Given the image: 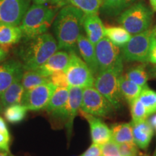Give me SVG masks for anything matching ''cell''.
I'll return each instance as SVG.
<instances>
[{
  "instance_id": "cell-48",
  "label": "cell",
  "mask_w": 156,
  "mask_h": 156,
  "mask_svg": "<svg viewBox=\"0 0 156 156\" xmlns=\"http://www.w3.org/2000/svg\"><path fill=\"white\" fill-rule=\"evenodd\" d=\"M154 36H155V37L156 38V34H154Z\"/></svg>"
},
{
  "instance_id": "cell-40",
  "label": "cell",
  "mask_w": 156,
  "mask_h": 156,
  "mask_svg": "<svg viewBox=\"0 0 156 156\" xmlns=\"http://www.w3.org/2000/svg\"><path fill=\"white\" fill-rule=\"evenodd\" d=\"M148 75L149 77L152 79H156V64L152 67L148 71Z\"/></svg>"
},
{
  "instance_id": "cell-35",
  "label": "cell",
  "mask_w": 156,
  "mask_h": 156,
  "mask_svg": "<svg viewBox=\"0 0 156 156\" xmlns=\"http://www.w3.org/2000/svg\"><path fill=\"white\" fill-rule=\"evenodd\" d=\"M10 134L9 132H0V151L9 152Z\"/></svg>"
},
{
  "instance_id": "cell-46",
  "label": "cell",
  "mask_w": 156,
  "mask_h": 156,
  "mask_svg": "<svg viewBox=\"0 0 156 156\" xmlns=\"http://www.w3.org/2000/svg\"><path fill=\"white\" fill-rule=\"evenodd\" d=\"M153 32L154 34H156V26L153 29Z\"/></svg>"
},
{
  "instance_id": "cell-33",
  "label": "cell",
  "mask_w": 156,
  "mask_h": 156,
  "mask_svg": "<svg viewBox=\"0 0 156 156\" xmlns=\"http://www.w3.org/2000/svg\"><path fill=\"white\" fill-rule=\"evenodd\" d=\"M119 150L121 156H138L139 147L134 142H125L119 144Z\"/></svg>"
},
{
  "instance_id": "cell-28",
  "label": "cell",
  "mask_w": 156,
  "mask_h": 156,
  "mask_svg": "<svg viewBox=\"0 0 156 156\" xmlns=\"http://www.w3.org/2000/svg\"><path fill=\"white\" fill-rule=\"evenodd\" d=\"M28 108L23 104H15L5 108L4 115L7 122L12 124L19 123L24 119L26 116Z\"/></svg>"
},
{
  "instance_id": "cell-1",
  "label": "cell",
  "mask_w": 156,
  "mask_h": 156,
  "mask_svg": "<svg viewBox=\"0 0 156 156\" xmlns=\"http://www.w3.org/2000/svg\"><path fill=\"white\" fill-rule=\"evenodd\" d=\"M85 13L73 5L60 9L54 21L53 28L58 49L73 51L80 35Z\"/></svg>"
},
{
  "instance_id": "cell-41",
  "label": "cell",
  "mask_w": 156,
  "mask_h": 156,
  "mask_svg": "<svg viewBox=\"0 0 156 156\" xmlns=\"http://www.w3.org/2000/svg\"><path fill=\"white\" fill-rule=\"evenodd\" d=\"M7 55V50L0 46V62L3 61Z\"/></svg>"
},
{
  "instance_id": "cell-44",
  "label": "cell",
  "mask_w": 156,
  "mask_h": 156,
  "mask_svg": "<svg viewBox=\"0 0 156 156\" xmlns=\"http://www.w3.org/2000/svg\"><path fill=\"white\" fill-rule=\"evenodd\" d=\"M0 156H14V155H13L12 154H11L10 152L0 151Z\"/></svg>"
},
{
  "instance_id": "cell-15",
  "label": "cell",
  "mask_w": 156,
  "mask_h": 156,
  "mask_svg": "<svg viewBox=\"0 0 156 156\" xmlns=\"http://www.w3.org/2000/svg\"><path fill=\"white\" fill-rule=\"evenodd\" d=\"M83 26L87 38L93 45L105 37V27L98 14H85Z\"/></svg>"
},
{
  "instance_id": "cell-18",
  "label": "cell",
  "mask_w": 156,
  "mask_h": 156,
  "mask_svg": "<svg viewBox=\"0 0 156 156\" xmlns=\"http://www.w3.org/2000/svg\"><path fill=\"white\" fill-rule=\"evenodd\" d=\"M69 61V52L67 51H56L44 64L36 70L46 76L58 71H65Z\"/></svg>"
},
{
  "instance_id": "cell-49",
  "label": "cell",
  "mask_w": 156,
  "mask_h": 156,
  "mask_svg": "<svg viewBox=\"0 0 156 156\" xmlns=\"http://www.w3.org/2000/svg\"><path fill=\"white\" fill-rule=\"evenodd\" d=\"M145 156H146V155H145Z\"/></svg>"
},
{
  "instance_id": "cell-13",
  "label": "cell",
  "mask_w": 156,
  "mask_h": 156,
  "mask_svg": "<svg viewBox=\"0 0 156 156\" xmlns=\"http://www.w3.org/2000/svg\"><path fill=\"white\" fill-rule=\"evenodd\" d=\"M79 113L89 123L91 139L93 143L102 145L112 140V130L98 116H93L80 109Z\"/></svg>"
},
{
  "instance_id": "cell-34",
  "label": "cell",
  "mask_w": 156,
  "mask_h": 156,
  "mask_svg": "<svg viewBox=\"0 0 156 156\" xmlns=\"http://www.w3.org/2000/svg\"><path fill=\"white\" fill-rule=\"evenodd\" d=\"M102 156H121L118 144L112 140L101 145Z\"/></svg>"
},
{
  "instance_id": "cell-22",
  "label": "cell",
  "mask_w": 156,
  "mask_h": 156,
  "mask_svg": "<svg viewBox=\"0 0 156 156\" xmlns=\"http://www.w3.org/2000/svg\"><path fill=\"white\" fill-rule=\"evenodd\" d=\"M119 89L122 97L130 105L139 98L143 87L129 80L125 75H122L119 77Z\"/></svg>"
},
{
  "instance_id": "cell-2",
  "label": "cell",
  "mask_w": 156,
  "mask_h": 156,
  "mask_svg": "<svg viewBox=\"0 0 156 156\" xmlns=\"http://www.w3.org/2000/svg\"><path fill=\"white\" fill-rule=\"evenodd\" d=\"M58 49L56 38L51 34H44L25 40L18 55L25 70L36 69Z\"/></svg>"
},
{
  "instance_id": "cell-17",
  "label": "cell",
  "mask_w": 156,
  "mask_h": 156,
  "mask_svg": "<svg viewBox=\"0 0 156 156\" xmlns=\"http://www.w3.org/2000/svg\"><path fill=\"white\" fill-rule=\"evenodd\" d=\"M77 47L83 61L88 66L94 77L96 76L99 73V69L95 54V45L90 41L87 37L80 34L77 39Z\"/></svg>"
},
{
  "instance_id": "cell-8",
  "label": "cell",
  "mask_w": 156,
  "mask_h": 156,
  "mask_svg": "<svg viewBox=\"0 0 156 156\" xmlns=\"http://www.w3.org/2000/svg\"><path fill=\"white\" fill-rule=\"evenodd\" d=\"M69 87H94V75L87 64L75 53L69 52V61L65 70Z\"/></svg>"
},
{
  "instance_id": "cell-25",
  "label": "cell",
  "mask_w": 156,
  "mask_h": 156,
  "mask_svg": "<svg viewBox=\"0 0 156 156\" xmlns=\"http://www.w3.org/2000/svg\"><path fill=\"white\" fill-rule=\"evenodd\" d=\"M105 37L119 47H122L131 38L132 35L122 26H108L105 28Z\"/></svg>"
},
{
  "instance_id": "cell-23",
  "label": "cell",
  "mask_w": 156,
  "mask_h": 156,
  "mask_svg": "<svg viewBox=\"0 0 156 156\" xmlns=\"http://www.w3.org/2000/svg\"><path fill=\"white\" fill-rule=\"evenodd\" d=\"M112 140L116 143L134 142L132 134V124L130 123H119L112 125Z\"/></svg>"
},
{
  "instance_id": "cell-11",
  "label": "cell",
  "mask_w": 156,
  "mask_h": 156,
  "mask_svg": "<svg viewBox=\"0 0 156 156\" xmlns=\"http://www.w3.org/2000/svg\"><path fill=\"white\" fill-rule=\"evenodd\" d=\"M30 0H0V23L20 25Z\"/></svg>"
},
{
  "instance_id": "cell-37",
  "label": "cell",
  "mask_w": 156,
  "mask_h": 156,
  "mask_svg": "<svg viewBox=\"0 0 156 156\" xmlns=\"http://www.w3.org/2000/svg\"><path fill=\"white\" fill-rule=\"evenodd\" d=\"M148 62H151L153 64H156V38L155 36H153L151 42L149 56H148Z\"/></svg>"
},
{
  "instance_id": "cell-10",
  "label": "cell",
  "mask_w": 156,
  "mask_h": 156,
  "mask_svg": "<svg viewBox=\"0 0 156 156\" xmlns=\"http://www.w3.org/2000/svg\"><path fill=\"white\" fill-rule=\"evenodd\" d=\"M56 87L49 82L25 91L21 104L30 111L46 109Z\"/></svg>"
},
{
  "instance_id": "cell-36",
  "label": "cell",
  "mask_w": 156,
  "mask_h": 156,
  "mask_svg": "<svg viewBox=\"0 0 156 156\" xmlns=\"http://www.w3.org/2000/svg\"><path fill=\"white\" fill-rule=\"evenodd\" d=\"M80 156H102L101 145L98 144L93 143L90 146L88 149Z\"/></svg>"
},
{
  "instance_id": "cell-5",
  "label": "cell",
  "mask_w": 156,
  "mask_h": 156,
  "mask_svg": "<svg viewBox=\"0 0 156 156\" xmlns=\"http://www.w3.org/2000/svg\"><path fill=\"white\" fill-rule=\"evenodd\" d=\"M122 74L112 69L101 71L95 76L94 87L112 104L115 110L122 107L119 77Z\"/></svg>"
},
{
  "instance_id": "cell-9",
  "label": "cell",
  "mask_w": 156,
  "mask_h": 156,
  "mask_svg": "<svg viewBox=\"0 0 156 156\" xmlns=\"http://www.w3.org/2000/svg\"><path fill=\"white\" fill-rule=\"evenodd\" d=\"M80 110L93 116L105 117L111 116L115 108L94 87H90L83 88Z\"/></svg>"
},
{
  "instance_id": "cell-20",
  "label": "cell",
  "mask_w": 156,
  "mask_h": 156,
  "mask_svg": "<svg viewBox=\"0 0 156 156\" xmlns=\"http://www.w3.org/2000/svg\"><path fill=\"white\" fill-rule=\"evenodd\" d=\"M69 98V87H56L51 97L46 110L48 114L59 117L67 104Z\"/></svg>"
},
{
  "instance_id": "cell-14",
  "label": "cell",
  "mask_w": 156,
  "mask_h": 156,
  "mask_svg": "<svg viewBox=\"0 0 156 156\" xmlns=\"http://www.w3.org/2000/svg\"><path fill=\"white\" fill-rule=\"evenodd\" d=\"M22 63L16 60H9L0 65V95L15 80L22 79Z\"/></svg>"
},
{
  "instance_id": "cell-12",
  "label": "cell",
  "mask_w": 156,
  "mask_h": 156,
  "mask_svg": "<svg viewBox=\"0 0 156 156\" xmlns=\"http://www.w3.org/2000/svg\"><path fill=\"white\" fill-rule=\"evenodd\" d=\"M83 91V88L82 87H69V98L67 103L59 116L66 121V127L69 136L71 135L73 131L75 118L80 109Z\"/></svg>"
},
{
  "instance_id": "cell-21",
  "label": "cell",
  "mask_w": 156,
  "mask_h": 156,
  "mask_svg": "<svg viewBox=\"0 0 156 156\" xmlns=\"http://www.w3.org/2000/svg\"><path fill=\"white\" fill-rule=\"evenodd\" d=\"M25 91L24 87L21 83V79L15 80L0 95V100L3 108L21 103Z\"/></svg>"
},
{
  "instance_id": "cell-3",
  "label": "cell",
  "mask_w": 156,
  "mask_h": 156,
  "mask_svg": "<svg viewBox=\"0 0 156 156\" xmlns=\"http://www.w3.org/2000/svg\"><path fill=\"white\" fill-rule=\"evenodd\" d=\"M58 7L37 4L29 7L19 25L23 38L28 40L47 32L56 18Z\"/></svg>"
},
{
  "instance_id": "cell-47",
  "label": "cell",
  "mask_w": 156,
  "mask_h": 156,
  "mask_svg": "<svg viewBox=\"0 0 156 156\" xmlns=\"http://www.w3.org/2000/svg\"><path fill=\"white\" fill-rule=\"evenodd\" d=\"M153 156H156V147H155V152H154V154Z\"/></svg>"
},
{
  "instance_id": "cell-24",
  "label": "cell",
  "mask_w": 156,
  "mask_h": 156,
  "mask_svg": "<svg viewBox=\"0 0 156 156\" xmlns=\"http://www.w3.org/2000/svg\"><path fill=\"white\" fill-rule=\"evenodd\" d=\"M137 0H103L101 9L103 13L111 17L117 16L136 3Z\"/></svg>"
},
{
  "instance_id": "cell-29",
  "label": "cell",
  "mask_w": 156,
  "mask_h": 156,
  "mask_svg": "<svg viewBox=\"0 0 156 156\" xmlns=\"http://www.w3.org/2000/svg\"><path fill=\"white\" fill-rule=\"evenodd\" d=\"M139 99L145 107L148 115L156 113V91L147 87H144L140 93Z\"/></svg>"
},
{
  "instance_id": "cell-39",
  "label": "cell",
  "mask_w": 156,
  "mask_h": 156,
  "mask_svg": "<svg viewBox=\"0 0 156 156\" xmlns=\"http://www.w3.org/2000/svg\"><path fill=\"white\" fill-rule=\"evenodd\" d=\"M0 132H4V133L9 132L7 124L5 123V121L4 120V119L1 116H0Z\"/></svg>"
},
{
  "instance_id": "cell-26",
  "label": "cell",
  "mask_w": 156,
  "mask_h": 156,
  "mask_svg": "<svg viewBox=\"0 0 156 156\" xmlns=\"http://www.w3.org/2000/svg\"><path fill=\"white\" fill-rule=\"evenodd\" d=\"M49 82L48 76L43 75L36 69L25 70L21 79V83L25 91Z\"/></svg>"
},
{
  "instance_id": "cell-38",
  "label": "cell",
  "mask_w": 156,
  "mask_h": 156,
  "mask_svg": "<svg viewBox=\"0 0 156 156\" xmlns=\"http://www.w3.org/2000/svg\"><path fill=\"white\" fill-rule=\"evenodd\" d=\"M34 1L35 4H37V5H44L46 3L51 2L60 7L64 5L66 2V0H34Z\"/></svg>"
},
{
  "instance_id": "cell-43",
  "label": "cell",
  "mask_w": 156,
  "mask_h": 156,
  "mask_svg": "<svg viewBox=\"0 0 156 156\" xmlns=\"http://www.w3.org/2000/svg\"><path fill=\"white\" fill-rule=\"evenodd\" d=\"M149 1L153 10L156 12V0H149Z\"/></svg>"
},
{
  "instance_id": "cell-19",
  "label": "cell",
  "mask_w": 156,
  "mask_h": 156,
  "mask_svg": "<svg viewBox=\"0 0 156 156\" xmlns=\"http://www.w3.org/2000/svg\"><path fill=\"white\" fill-rule=\"evenodd\" d=\"M23 38L19 25L0 23V46L7 50Z\"/></svg>"
},
{
  "instance_id": "cell-7",
  "label": "cell",
  "mask_w": 156,
  "mask_h": 156,
  "mask_svg": "<svg viewBox=\"0 0 156 156\" xmlns=\"http://www.w3.org/2000/svg\"><path fill=\"white\" fill-rule=\"evenodd\" d=\"M154 36L153 30H148L133 35L130 40L122 46L123 59L126 62H148L150 48Z\"/></svg>"
},
{
  "instance_id": "cell-16",
  "label": "cell",
  "mask_w": 156,
  "mask_h": 156,
  "mask_svg": "<svg viewBox=\"0 0 156 156\" xmlns=\"http://www.w3.org/2000/svg\"><path fill=\"white\" fill-rule=\"evenodd\" d=\"M132 134L134 143L142 150H146L151 143L154 134V129L147 119L132 122Z\"/></svg>"
},
{
  "instance_id": "cell-32",
  "label": "cell",
  "mask_w": 156,
  "mask_h": 156,
  "mask_svg": "<svg viewBox=\"0 0 156 156\" xmlns=\"http://www.w3.org/2000/svg\"><path fill=\"white\" fill-rule=\"evenodd\" d=\"M50 83H51L55 87H69L67 75L65 71H58L51 73L48 76Z\"/></svg>"
},
{
  "instance_id": "cell-4",
  "label": "cell",
  "mask_w": 156,
  "mask_h": 156,
  "mask_svg": "<svg viewBox=\"0 0 156 156\" xmlns=\"http://www.w3.org/2000/svg\"><path fill=\"white\" fill-rule=\"evenodd\" d=\"M153 12L143 2H136L119 15L117 20L131 35H136L149 29Z\"/></svg>"
},
{
  "instance_id": "cell-45",
  "label": "cell",
  "mask_w": 156,
  "mask_h": 156,
  "mask_svg": "<svg viewBox=\"0 0 156 156\" xmlns=\"http://www.w3.org/2000/svg\"><path fill=\"white\" fill-rule=\"evenodd\" d=\"M3 109V106H2V102H1V100H0V112H2V110Z\"/></svg>"
},
{
  "instance_id": "cell-31",
  "label": "cell",
  "mask_w": 156,
  "mask_h": 156,
  "mask_svg": "<svg viewBox=\"0 0 156 156\" xmlns=\"http://www.w3.org/2000/svg\"><path fill=\"white\" fill-rule=\"evenodd\" d=\"M130 111H131L132 122H136L147 119V117L149 116L145 107L140 101L139 98L130 104Z\"/></svg>"
},
{
  "instance_id": "cell-42",
  "label": "cell",
  "mask_w": 156,
  "mask_h": 156,
  "mask_svg": "<svg viewBox=\"0 0 156 156\" xmlns=\"http://www.w3.org/2000/svg\"><path fill=\"white\" fill-rule=\"evenodd\" d=\"M148 122H149L151 125L153 126V128L156 131V114L152 116L151 118L148 119Z\"/></svg>"
},
{
  "instance_id": "cell-6",
  "label": "cell",
  "mask_w": 156,
  "mask_h": 156,
  "mask_svg": "<svg viewBox=\"0 0 156 156\" xmlns=\"http://www.w3.org/2000/svg\"><path fill=\"white\" fill-rule=\"evenodd\" d=\"M95 50L99 72L112 69L122 74L123 56L119 46L103 37L95 45Z\"/></svg>"
},
{
  "instance_id": "cell-30",
  "label": "cell",
  "mask_w": 156,
  "mask_h": 156,
  "mask_svg": "<svg viewBox=\"0 0 156 156\" xmlns=\"http://www.w3.org/2000/svg\"><path fill=\"white\" fill-rule=\"evenodd\" d=\"M72 5L77 7L85 14H98L101 8L103 0H69Z\"/></svg>"
},
{
  "instance_id": "cell-27",
  "label": "cell",
  "mask_w": 156,
  "mask_h": 156,
  "mask_svg": "<svg viewBox=\"0 0 156 156\" xmlns=\"http://www.w3.org/2000/svg\"><path fill=\"white\" fill-rule=\"evenodd\" d=\"M125 76L129 80L143 88L147 86V83L150 78L148 73L145 69V64H140L132 67L128 70Z\"/></svg>"
}]
</instances>
